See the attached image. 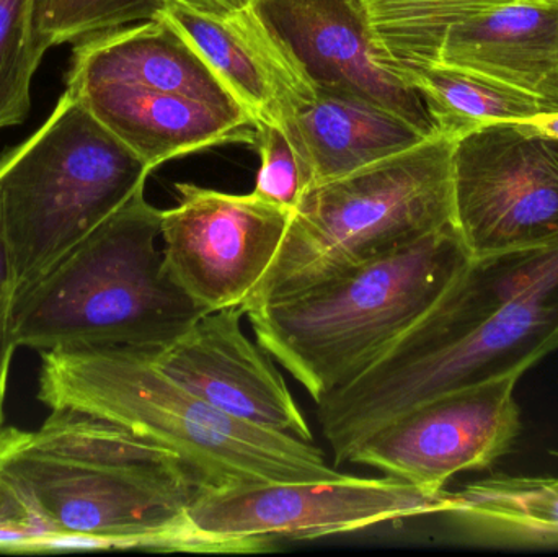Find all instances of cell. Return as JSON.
<instances>
[{
	"label": "cell",
	"instance_id": "cell-1",
	"mask_svg": "<svg viewBox=\"0 0 558 557\" xmlns=\"http://www.w3.org/2000/svg\"><path fill=\"white\" fill-rule=\"evenodd\" d=\"M558 352V238L471 258L438 303L369 368L317 402L333 467L413 405Z\"/></svg>",
	"mask_w": 558,
	"mask_h": 557
},
{
	"label": "cell",
	"instance_id": "cell-2",
	"mask_svg": "<svg viewBox=\"0 0 558 557\" xmlns=\"http://www.w3.org/2000/svg\"><path fill=\"white\" fill-rule=\"evenodd\" d=\"M38 399L49 411L104 419L170 448L203 491L341 476L314 441L245 424L160 372L131 349L41 352Z\"/></svg>",
	"mask_w": 558,
	"mask_h": 557
},
{
	"label": "cell",
	"instance_id": "cell-3",
	"mask_svg": "<svg viewBox=\"0 0 558 557\" xmlns=\"http://www.w3.org/2000/svg\"><path fill=\"white\" fill-rule=\"evenodd\" d=\"M454 226L245 311L258 346L315 402L369 368L471 262Z\"/></svg>",
	"mask_w": 558,
	"mask_h": 557
},
{
	"label": "cell",
	"instance_id": "cell-4",
	"mask_svg": "<svg viewBox=\"0 0 558 557\" xmlns=\"http://www.w3.org/2000/svg\"><path fill=\"white\" fill-rule=\"evenodd\" d=\"M162 209L140 190L35 287L20 294L16 347L156 352L206 314L167 271L157 249Z\"/></svg>",
	"mask_w": 558,
	"mask_h": 557
},
{
	"label": "cell",
	"instance_id": "cell-5",
	"mask_svg": "<svg viewBox=\"0 0 558 557\" xmlns=\"http://www.w3.org/2000/svg\"><path fill=\"white\" fill-rule=\"evenodd\" d=\"M150 169L257 140V123L167 16L81 39L68 88Z\"/></svg>",
	"mask_w": 558,
	"mask_h": 557
},
{
	"label": "cell",
	"instance_id": "cell-6",
	"mask_svg": "<svg viewBox=\"0 0 558 557\" xmlns=\"http://www.w3.org/2000/svg\"><path fill=\"white\" fill-rule=\"evenodd\" d=\"M454 137L422 143L305 190L242 310L320 283L452 226Z\"/></svg>",
	"mask_w": 558,
	"mask_h": 557
},
{
	"label": "cell",
	"instance_id": "cell-7",
	"mask_svg": "<svg viewBox=\"0 0 558 557\" xmlns=\"http://www.w3.org/2000/svg\"><path fill=\"white\" fill-rule=\"evenodd\" d=\"M150 172L64 92L46 123L0 157V211L16 298L146 189Z\"/></svg>",
	"mask_w": 558,
	"mask_h": 557
},
{
	"label": "cell",
	"instance_id": "cell-8",
	"mask_svg": "<svg viewBox=\"0 0 558 557\" xmlns=\"http://www.w3.org/2000/svg\"><path fill=\"white\" fill-rule=\"evenodd\" d=\"M0 486L49 535L90 549L196 553L186 512L202 487L185 474L90 460L5 427Z\"/></svg>",
	"mask_w": 558,
	"mask_h": 557
},
{
	"label": "cell",
	"instance_id": "cell-9",
	"mask_svg": "<svg viewBox=\"0 0 558 557\" xmlns=\"http://www.w3.org/2000/svg\"><path fill=\"white\" fill-rule=\"evenodd\" d=\"M449 491L396 477L257 483L205 489L190 504L196 553H262L279 540L308 542L384 523L441 516Z\"/></svg>",
	"mask_w": 558,
	"mask_h": 557
},
{
	"label": "cell",
	"instance_id": "cell-10",
	"mask_svg": "<svg viewBox=\"0 0 558 557\" xmlns=\"http://www.w3.org/2000/svg\"><path fill=\"white\" fill-rule=\"evenodd\" d=\"M452 226L472 258L557 239L558 137L520 121H495L459 137Z\"/></svg>",
	"mask_w": 558,
	"mask_h": 557
},
{
	"label": "cell",
	"instance_id": "cell-11",
	"mask_svg": "<svg viewBox=\"0 0 558 557\" xmlns=\"http://www.w3.org/2000/svg\"><path fill=\"white\" fill-rule=\"evenodd\" d=\"M520 379L501 376L413 405L369 432L348 463L433 491L446 489L456 474L487 470L520 437Z\"/></svg>",
	"mask_w": 558,
	"mask_h": 557
},
{
	"label": "cell",
	"instance_id": "cell-12",
	"mask_svg": "<svg viewBox=\"0 0 558 557\" xmlns=\"http://www.w3.org/2000/svg\"><path fill=\"white\" fill-rule=\"evenodd\" d=\"M179 205L162 209L163 264L206 313L242 307L277 255L292 213L258 198L175 183Z\"/></svg>",
	"mask_w": 558,
	"mask_h": 557
},
{
	"label": "cell",
	"instance_id": "cell-13",
	"mask_svg": "<svg viewBox=\"0 0 558 557\" xmlns=\"http://www.w3.org/2000/svg\"><path fill=\"white\" fill-rule=\"evenodd\" d=\"M166 15L211 65L255 123L284 130L317 97L258 0H162Z\"/></svg>",
	"mask_w": 558,
	"mask_h": 557
},
{
	"label": "cell",
	"instance_id": "cell-14",
	"mask_svg": "<svg viewBox=\"0 0 558 557\" xmlns=\"http://www.w3.org/2000/svg\"><path fill=\"white\" fill-rule=\"evenodd\" d=\"M242 307L211 311L149 353L173 382L225 414L264 431L314 441L271 356L242 329Z\"/></svg>",
	"mask_w": 558,
	"mask_h": 557
},
{
	"label": "cell",
	"instance_id": "cell-15",
	"mask_svg": "<svg viewBox=\"0 0 558 557\" xmlns=\"http://www.w3.org/2000/svg\"><path fill=\"white\" fill-rule=\"evenodd\" d=\"M315 88L364 98L423 133H438L422 97L377 52L357 0H258Z\"/></svg>",
	"mask_w": 558,
	"mask_h": 557
},
{
	"label": "cell",
	"instance_id": "cell-16",
	"mask_svg": "<svg viewBox=\"0 0 558 557\" xmlns=\"http://www.w3.org/2000/svg\"><path fill=\"white\" fill-rule=\"evenodd\" d=\"M438 64L530 95L558 113V0H513L458 23Z\"/></svg>",
	"mask_w": 558,
	"mask_h": 557
},
{
	"label": "cell",
	"instance_id": "cell-17",
	"mask_svg": "<svg viewBox=\"0 0 558 557\" xmlns=\"http://www.w3.org/2000/svg\"><path fill=\"white\" fill-rule=\"evenodd\" d=\"M307 189L356 172L429 137L397 114L341 90L317 97L284 128ZM433 136V134H432Z\"/></svg>",
	"mask_w": 558,
	"mask_h": 557
},
{
	"label": "cell",
	"instance_id": "cell-18",
	"mask_svg": "<svg viewBox=\"0 0 558 557\" xmlns=\"http://www.w3.org/2000/svg\"><path fill=\"white\" fill-rule=\"evenodd\" d=\"M441 517L478 545L558 548V474H492L449 491Z\"/></svg>",
	"mask_w": 558,
	"mask_h": 557
},
{
	"label": "cell",
	"instance_id": "cell-19",
	"mask_svg": "<svg viewBox=\"0 0 558 557\" xmlns=\"http://www.w3.org/2000/svg\"><path fill=\"white\" fill-rule=\"evenodd\" d=\"M399 74L418 92L436 131L454 140L495 121L557 113L543 100L445 65H409Z\"/></svg>",
	"mask_w": 558,
	"mask_h": 557
},
{
	"label": "cell",
	"instance_id": "cell-20",
	"mask_svg": "<svg viewBox=\"0 0 558 557\" xmlns=\"http://www.w3.org/2000/svg\"><path fill=\"white\" fill-rule=\"evenodd\" d=\"M374 46L399 74L409 65L438 64L452 26L513 0H357ZM400 75V74H399Z\"/></svg>",
	"mask_w": 558,
	"mask_h": 557
},
{
	"label": "cell",
	"instance_id": "cell-21",
	"mask_svg": "<svg viewBox=\"0 0 558 557\" xmlns=\"http://www.w3.org/2000/svg\"><path fill=\"white\" fill-rule=\"evenodd\" d=\"M35 0H0V130L28 117L29 85L41 62Z\"/></svg>",
	"mask_w": 558,
	"mask_h": 557
},
{
	"label": "cell",
	"instance_id": "cell-22",
	"mask_svg": "<svg viewBox=\"0 0 558 557\" xmlns=\"http://www.w3.org/2000/svg\"><path fill=\"white\" fill-rule=\"evenodd\" d=\"M162 0H35V36L41 51L95 33L162 15Z\"/></svg>",
	"mask_w": 558,
	"mask_h": 557
},
{
	"label": "cell",
	"instance_id": "cell-23",
	"mask_svg": "<svg viewBox=\"0 0 558 557\" xmlns=\"http://www.w3.org/2000/svg\"><path fill=\"white\" fill-rule=\"evenodd\" d=\"M255 147L260 156V169L252 193L286 211H294L307 182L288 134L277 124H258Z\"/></svg>",
	"mask_w": 558,
	"mask_h": 557
},
{
	"label": "cell",
	"instance_id": "cell-24",
	"mask_svg": "<svg viewBox=\"0 0 558 557\" xmlns=\"http://www.w3.org/2000/svg\"><path fill=\"white\" fill-rule=\"evenodd\" d=\"M16 301V278L0 211V337L10 334Z\"/></svg>",
	"mask_w": 558,
	"mask_h": 557
},
{
	"label": "cell",
	"instance_id": "cell-25",
	"mask_svg": "<svg viewBox=\"0 0 558 557\" xmlns=\"http://www.w3.org/2000/svg\"><path fill=\"white\" fill-rule=\"evenodd\" d=\"M0 526H35V529L45 530L35 523V520L2 486H0Z\"/></svg>",
	"mask_w": 558,
	"mask_h": 557
},
{
	"label": "cell",
	"instance_id": "cell-26",
	"mask_svg": "<svg viewBox=\"0 0 558 557\" xmlns=\"http://www.w3.org/2000/svg\"><path fill=\"white\" fill-rule=\"evenodd\" d=\"M16 343L13 342L12 336L0 337V435L5 431V414H3V405H5L7 383H9L10 366H12L13 355H15Z\"/></svg>",
	"mask_w": 558,
	"mask_h": 557
},
{
	"label": "cell",
	"instance_id": "cell-27",
	"mask_svg": "<svg viewBox=\"0 0 558 557\" xmlns=\"http://www.w3.org/2000/svg\"><path fill=\"white\" fill-rule=\"evenodd\" d=\"M530 130L537 133L547 134V136L558 137V113L537 114L530 120H518Z\"/></svg>",
	"mask_w": 558,
	"mask_h": 557
},
{
	"label": "cell",
	"instance_id": "cell-28",
	"mask_svg": "<svg viewBox=\"0 0 558 557\" xmlns=\"http://www.w3.org/2000/svg\"><path fill=\"white\" fill-rule=\"evenodd\" d=\"M550 455H553V457L558 458V450H550Z\"/></svg>",
	"mask_w": 558,
	"mask_h": 557
}]
</instances>
